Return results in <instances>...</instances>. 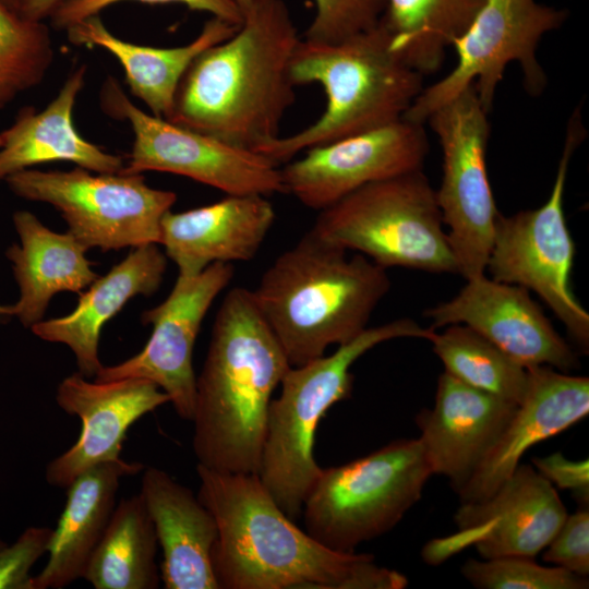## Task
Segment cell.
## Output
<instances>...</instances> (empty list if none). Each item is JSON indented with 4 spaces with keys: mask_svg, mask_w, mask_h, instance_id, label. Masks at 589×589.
Segmentation results:
<instances>
[{
    "mask_svg": "<svg viewBox=\"0 0 589 589\" xmlns=\"http://www.w3.org/2000/svg\"><path fill=\"white\" fill-rule=\"evenodd\" d=\"M197 497L213 514V569L219 589H402L405 575L370 554L318 543L277 505L256 473L197 464Z\"/></svg>",
    "mask_w": 589,
    "mask_h": 589,
    "instance_id": "obj_1",
    "label": "cell"
},
{
    "mask_svg": "<svg viewBox=\"0 0 589 589\" xmlns=\"http://www.w3.org/2000/svg\"><path fill=\"white\" fill-rule=\"evenodd\" d=\"M300 39L287 4L269 0L193 60L167 120L259 153L280 136L296 101L290 65Z\"/></svg>",
    "mask_w": 589,
    "mask_h": 589,
    "instance_id": "obj_2",
    "label": "cell"
},
{
    "mask_svg": "<svg viewBox=\"0 0 589 589\" xmlns=\"http://www.w3.org/2000/svg\"><path fill=\"white\" fill-rule=\"evenodd\" d=\"M290 366L251 290H229L196 377L192 422L197 464L257 474L272 395Z\"/></svg>",
    "mask_w": 589,
    "mask_h": 589,
    "instance_id": "obj_3",
    "label": "cell"
},
{
    "mask_svg": "<svg viewBox=\"0 0 589 589\" xmlns=\"http://www.w3.org/2000/svg\"><path fill=\"white\" fill-rule=\"evenodd\" d=\"M390 288L386 268L305 232L279 254L251 290L291 366L325 354L368 328Z\"/></svg>",
    "mask_w": 589,
    "mask_h": 589,
    "instance_id": "obj_4",
    "label": "cell"
},
{
    "mask_svg": "<svg viewBox=\"0 0 589 589\" xmlns=\"http://www.w3.org/2000/svg\"><path fill=\"white\" fill-rule=\"evenodd\" d=\"M290 72L296 86L320 84L326 107L309 127L280 135L259 152L278 166L311 147L404 119L424 87L423 75L393 51L382 21L337 43L301 38Z\"/></svg>",
    "mask_w": 589,
    "mask_h": 589,
    "instance_id": "obj_5",
    "label": "cell"
},
{
    "mask_svg": "<svg viewBox=\"0 0 589 589\" xmlns=\"http://www.w3.org/2000/svg\"><path fill=\"white\" fill-rule=\"evenodd\" d=\"M434 333L413 320L399 318L368 327L332 354L286 372L279 396L269 404L257 476L289 518L300 517L322 470L314 458L315 431L333 405L350 397L351 365L381 342L410 337L430 341Z\"/></svg>",
    "mask_w": 589,
    "mask_h": 589,
    "instance_id": "obj_6",
    "label": "cell"
},
{
    "mask_svg": "<svg viewBox=\"0 0 589 589\" xmlns=\"http://www.w3.org/2000/svg\"><path fill=\"white\" fill-rule=\"evenodd\" d=\"M436 191L421 170L369 183L318 211L310 229L375 264L458 273Z\"/></svg>",
    "mask_w": 589,
    "mask_h": 589,
    "instance_id": "obj_7",
    "label": "cell"
},
{
    "mask_svg": "<svg viewBox=\"0 0 589 589\" xmlns=\"http://www.w3.org/2000/svg\"><path fill=\"white\" fill-rule=\"evenodd\" d=\"M432 470L419 438H400L321 470L302 507L305 531L335 552L392 530L421 498Z\"/></svg>",
    "mask_w": 589,
    "mask_h": 589,
    "instance_id": "obj_8",
    "label": "cell"
},
{
    "mask_svg": "<svg viewBox=\"0 0 589 589\" xmlns=\"http://www.w3.org/2000/svg\"><path fill=\"white\" fill-rule=\"evenodd\" d=\"M580 109V105L577 106L568 118L562 155L546 202L536 209L510 216L498 214L485 271L496 281L534 291L587 352L589 314L570 287L575 244L563 208L570 158L586 137Z\"/></svg>",
    "mask_w": 589,
    "mask_h": 589,
    "instance_id": "obj_9",
    "label": "cell"
},
{
    "mask_svg": "<svg viewBox=\"0 0 589 589\" xmlns=\"http://www.w3.org/2000/svg\"><path fill=\"white\" fill-rule=\"evenodd\" d=\"M568 11L537 0H484L467 31L452 46L456 65L437 82L423 87L404 119L425 124L428 118L473 83L489 112L507 65L517 62L531 96L544 91L548 79L537 49L544 35L558 29Z\"/></svg>",
    "mask_w": 589,
    "mask_h": 589,
    "instance_id": "obj_10",
    "label": "cell"
},
{
    "mask_svg": "<svg viewBox=\"0 0 589 589\" xmlns=\"http://www.w3.org/2000/svg\"><path fill=\"white\" fill-rule=\"evenodd\" d=\"M17 196L58 209L87 249L103 251L160 242V223L176 193L151 188L142 173H97L24 169L5 179Z\"/></svg>",
    "mask_w": 589,
    "mask_h": 589,
    "instance_id": "obj_11",
    "label": "cell"
},
{
    "mask_svg": "<svg viewBox=\"0 0 589 589\" xmlns=\"http://www.w3.org/2000/svg\"><path fill=\"white\" fill-rule=\"evenodd\" d=\"M488 115L472 83L426 120L443 154L436 199L458 274L466 280L485 274L500 214L486 170Z\"/></svg>",
    "mask_w": 589,
    "mask_h": 589,
    "instance_id": "obj_12",
    "label": "cell"
},
{
    "mask_svg": "<svg viewBox=\"0 0 589 589\" xmlns=\"http://www.w3.org/2000/svg\"><path fill=\"white\" fill-rule=\"evenodd\" d=\"M100 105L111 117L128 120L134 133L122 175L152 170L170 172L227 195L285 193L280 168L273 160L144 112L131 103L111 76L100 91Z\"/></svg>",
    "mask_w": 589,
    "mask_h": 589,
    "instance_id": "obj_13",
    "label": "cell"
},
{
    "mask_svg": "<svg viewBox=\"0 0 589 589\" xmlns=\"http://www.w3.org/2000/svg\"><path fill=\"white\" fill-rule=\"evenodd\" d=\"M233 273L230 263H213L199 274H178L166 300L142 313L143 324L153 325L144 348L123 362L103 365L95 381H151L169 396L181 419L192 421L196 395L194 344L203 318Z\"/></svg>",
    "mask_w": 589,
    "mask_h": 589,
    "instance_id": "obj_14",
    "label": "cell"
},
{
    "mask_svg": "<svg viewBox=\"0 0 589 589\" xmlns=\"http://www.w3.org/2000/svg\"><path fill=\"white\" fill-rule=\"evenodd\" d=\"M429 154L424 124L405 119L304 151L285 164V193L322 211L372 182L421 170Z\"/></svg>",
    "mask_w": 589,
    "mask_h": 589,
    "instance_id": "obj_15",
    "label": "cell"
},
{
    "mask_svg": "<svg viewBox=\"0 0 589 589\" xmlns=\"http://www.w3.org/2000/svg\"><path fill=\"white\" fill-rule=\"evenodd\" d=\"M432 327L464 324L525 368L548 365L562 372L579 366L570 346L555 330L529 290L485 274L467 280L452 300L424 312Z\"/></svg>",
    "mask_w": 589,
    "mask_h": 589,
    "instance_id": "obj_16",
    "label": "cell"
},
{
    "mask_svg": "<svg viewBox=\"0 0 589 589\" xmlns=\"http://www.w3.org/2000/svg\"><path fill=\"white\" fill-rule=\"evenodd\" d=\"M56 401L82 423L76 442L49 461L45 471L48 484L67 490L93 466L119 459L130 426L170 399L147 380L89 382L76 372L59 384Z\"/></svg>",
    "mask_w": 589,
    "mask_h": 589,
    "instance_id": "obj_17",
    "label": "cell"
},
{
    "mask_svg": "<svg viewBox=\"0 0 589 589\" xmlns=\"http://www.w3.org/2000/svg\"><path fill=\"white\" fill-rule=\"evenodd\" d=\"M555 486L529 465H518L488 498L461 503L454 516V549L473 544L482 558L534 557L567 516Z\"/></svg>",
    "mask_w": 589,
    "mask_h": 589,
    "instance_id": "obj_18",
    "label": "cell"
},
{
    "mask_svg": "<svg viewBox=\"0 0 589 589\" xmlns=\"http://www.w3.org/2000/svg\"><path fill=\"white\" fill-rule=\"evenodd\" d=\"M524 397L502 434L459 489L461 503L492 495L536 444L567 430L589 413V378L557 372L548 365L527 368Z\"/></svg>",
    "mask_w": 589,
    "mask_h": 589,
    "instance_id": "obj_19",
    "label": "cell"
},
{
    "mask_svg": "<svg viewBox=\"0 0 589 589\" xmlns=\"http://www.w3.org/2000/svg\"><path fill=\"white\" fill-rule=\"evenodd\" d=\"M516 406L444 371L433 408L416 419L432 473L446 477L458 492L493 447Z\"/></svg>",
    "mask_w": 589,
    "mask_h": 589,
    "instance_id": "obj_20",
    "label": "cell"
},
{
    "mask_svg": "<svg viewBox=\"0 0 589 589\" xmlns=\"http://www.w3.org/2000/svg\"><path fill=\"white\" fill-rule=\"evenodd\" d=\"M275 218L267 196L227 195L206 206L167 212L160 223L159 243L178 266V274L194 275L213 263L253 260Z\"/></svg>",
    "mask_w": 589,
    "mask_h": 589,
    "instance_id": "obj_21",
    "label": "cell"
},
{
    "mask_svg": "<svg viewBox=\"0 0 589 589\" xmlns=\"http://www.w3.org/2000/svg\"><path fill=\"white\" fill-rule=\"evenodd\" d=\"M140 495L163 552L166 589H219L212 554L217 539L213 514L191 489L156 467L144 468Z\"/></svg>",
    "mask_w": 589,
    "mask_h": 589,
    "instance_id": "obj_22",
    "label": "cell"
},
{
    "mask_svg": "<svg viewBox=\"0 0 589 589\" xmlns=\"http://www.w3.org/2000/svg\"><path fill=\"white\" fill-rule=\"evenodd\" d=\"M167 256L155 243L133 250L106 275L80 292L76 308L65 316L40 321L32 332L43 340L67 345L79 372L92 377L103 366L98 346L104 325L139 294L151 296L163 281Z\"/></svg>",
    "mask_w": 589,
    "mask_h": 589,
    "instance_id": "obj_23",
    "label": "cell"
},
{
    "mask_svg": "<svg viewBox=\"0 0 589 589\" xmlns=\"http://www.w3.org/2000/svg\"><path fill=\"white\" fill-rule=\"evenodd\" d=\"M121 457L93 466L67 489V502L53 529L48 561L32 579V589H61L83 578L117 505L121 479L144 470Z\"/></svg>",
    "mask_w": 589,
    "mask_h": 589,
    "instance_id": "obj_24",
    "label": "cell"
},
{
    "mask_svg": "<svg viewBox=\"0 0 589 589\" xmlns=\"http://www.w3.org/2000/svg\"><path fill=\"white\" fill-rule=\"evenodd\" d=\"M85 75L86 65L75 69L46 108L39 112L24 109L0 133V180L31 166L58 160L96 173L121 172L123 159L83 139L73 124V108Z\"/></svg>",
    "mask_w": 589,
    "mask_h": 589,
    "instance_id": "obj_25",
    "label": "cell"
},
{
    "mask_svg": "<svg viewBox=\"0 0 589 589\" xmlns=\"http://www.w3.org/2000/svg\"><path fill=\"white\" fill-rule=\"evenodd\" d=\"M13 224L21 243H13L5 254L20 296L10 310L12 317L31 328L43 320L55 294L80 293L98 276L85 256L88 249L70 231H52L27 211L14 213Z\"/></svg>",
    "mask_w": 589,
    "mask_h": 589,
    "instance_id": "obj_26",
    "label": "cell"
},
{
    "mask_svg": "<svg viewBox=\"0 0 589 589\" xmlns=\"http://www.w3.org/2000/svg\"><path fill=\"white\" fill-rule=\"evenodd\" d=\"M240 25L212 16L191 43L170 48L141 46L110 33L99 15L70 27L69 41L77 46H98L121 64L132 95L140 98L153 115L169 119L180 81L193 60L205 49L229 38Z\"/></svg>",
    "mask_w": 589,
    "mask_h": 589,
    "instance_id": "obj_27",
    "label": "cell"
},
{
    "mask_svg": "<svg viewBox=\"0 0 589 589\" xmlns=\"http://www.w3.org/2000/svg\"><path fill=\"white\" fill-rule=\"evenodd\" d=\"M157 536L142 496L121 498L83 578L96 589H156Z\"/></svg>",
    "mask_w": 589,
    "mask_h": 589,
    "instance_id": "obj_28",
    "label": "cell"
},
{
    "mask_svg": "<svg viewBox=\"0 0 589 589\" xmlns=\"http://www.w3.org/2000/svg\"><path fill=\"white\" fill-rule=\"evenodd\" d=\"M484 0H386L381 19L390 47L423 76L442 65L452 43L473 21Z\"/></svg>",
    "mask_w": 589,
    "mask_h": 589,
    "instance_id": "obj_29",
    "label": "cell"
},
{
    "mask_svg": "<svg viewBox=\"0 0 589 589\" xmlns=\"http://www.w3.org/2000/svg\"><path fill=\"white\" fill-rule=\"evenodd\" d=\"M430 341L445 372L457 380L515 405L524 397L527 368L467 325H448Z\"/></svg>",
    "mask_w": 589,
    "mask_h": 589,
    "instance_id": "obj_30",
    "label": "cell"
},
{
    "mask_svg": "<svg viewBox=\"0 0 589 589\" xmlns=\"http://www.w3.org/2000/svg\"><path fill=\"white\" fill-rule=\"evenodd\" d=\"M53 60L48 27L0 0V108L39 84Z\"/></svg>",
    "mask_w": 589,
    "mask_h": 589,
    "instance_id": "obj_31",
    "label": "cell"
},
{
    "mask_svg": "<svg viewBox=\"0 0 589 589\" xmlns=\"http://www.w3.org/2000/svg\"><path fill=\"white\" fill-rule=\"evenodd\" d=\"M462 576L479 589H587V577L561 567H545L527 556L468 560Z\"/></svg>",
    "mask_w": 589,
    "mask_h": 589,
    "instance_id": "obj_32",
    "label": "cell"
},
{
    "mask_svg": "<svg viewBox=\"0 0 589 589\" xmlns=\"http://www.w3.org/2000/svg\"><path fill=\"white\" fill-rule=\"evenodd\" d=\"M315 14L303 39L332 44L373 28L381 21L386 0H314Z\"/></svg>",
    "mask_w": 589,
    "mask_h": 589,
    "instance_id": "obj_33",
    "label": "cell"
},
{
    "mask_svg": "<svg viewBox=\"0 0 589 589\" xmlns=\"http://www.w3.org/2000/svg\"><path fill=\"white\" fill-rule=\"evenodd\" d=\"M122 1H139L147 4L181 3L190 10L211 13L235 25H241L243 16L235 0H62L50 17L55 27H68L99 13Z\"/></svg>",
    "mask_w": 589,
    "mask_h": 589,
    "instance_id": "obj_34",
    "label": "cell"
},
{
    "mask_svg": "<svg viewBox=\"0 0 589 589\" xmlns=\"http://www.w3.org/2000/svg\"><path fill=\"white\" fill-rule=\"evenodd\" d=\"M52 534L49 527L32 526L0 551V589H32L31 569L48 552Z\"/></svg>",
    "mask_w": 589,
    "mask_h": 589,
    "instance_id": "obj_35",
    "label": "cell"
},
{
    "mask_svg": "<svg viewBox=\"0 0 589 589\" xmlns=\"http://www.w3.org/2000/svg\"><path fill=\"white\" fill-rule=\"evenodd\" d=\"M543 560L577 576L589 575V510L582 506L567 515L546 545Z\"/></svg>",
    "mask_w": 589,
    "mask_h": 589,
    "instance_id": "obj_36",
    "label": "cell"
},
{
    "mask_svg": "<svg viewBox=\"0 0 589 589\" xmlns=\"http://www.w3.org/2000/svg\"><path fill=\"white\" fill-rule=\"evenodd\" d=\"M532 462L537 471L554 486L572 491L584 505L588 504V459L570 460L561 453H554L546 457L533 458Z\"/></svg>",
    "mask_w": 589,
    "mask_h": 589,
    "instance_id": "obj_37",
    "label": "cell"
},
{
    "mask_svg": "<svg viewBox=\"0 0 589 589\" xmlns=\"http://www.w3.org/2000/svg\"><path fill=\"white\" fill-rule=\"evenodd\" d=\"M62 0H17L16 11L28 21L41 22Z\"/></svg>",
    "mask_w": 589,
    "mask_h": 589,
    "instance_id": "obj_38",
    "label": "cell"
},
{
    "mask_svg": "<svg viewBox=\"0 0 589 589\" xmlns=\"http://www.w3.org/2000/svg\"><path fill=\"white\" fill-rule=\"evenodd\" d=\"M268 1L269 0H235L243 17L251 14Z\"/></svg>",
    "mask_w": 589,
    "mask_h": 589,
    "instance_id": "obj_39",
    "label": "cell"
},
{
    "mask_svg": "<svg viewBox=\"0 0 589 589\" xmlns=\"http://www.w3.org/2000/svg\"><path fill=\"white\" fill-rule=\"evenodd\" d=\"M1 143H2V139L0 135V146H1ZM10 317H12L11 312H10V306L0 304V325L3 324Z\"/></svg>",
    "mask_w": 589,
    "mask_h": 589,
    "instance_id": "obj_40",
    "label": "cell"
},
{
    "mask_svg": "<svg viewBox=\"0 0 589 589\" xmlns=\"http://www.w3.org/2000/svg\"><path fill=\"white\" fill-rule=\"evenodd\" d=\"M2 1L16 11L17 0H2Z\"/></svg>",
    "mask_w": 589,
    "mask_h": 589,
    "instance_id": "obj_41",
    "label": "cell"
},
{
    "mask_svg": "<svg viewBox=\"0 0 589 589\" xmlns=\"http://www.w3.org/2000/svg\"><path fill=\"white\" fill-rule=\"evenodd\" d=\"M8 543L0 537V551L7 545Z\"/></svg>",
    "mask_w": 589,
    "mask_h": 589,
    "instance_id": "obj_42",
    "label": "cell"
}]
</instances>
